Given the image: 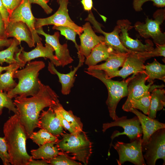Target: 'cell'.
Listing matches in <instances>:
<instances>
[{
    "label": "cell",
    "mask_w": 165,
    "mask_h": 165,
    "mask_svg": "<svg viewBox=\"0 0 165 165\" xmlns=\"http://www.w3.org/2000/svg\"><path fill=\"white\" fill-rule=\"evenodd\" d=\"M45 66L42 61H29L25 68L16 70L13 78L17 79L18 82L14 88L7 92L9 97L11 99L17 95L27 97L37 94L40 88L39 72Z\"/></svg>",
    "instance_id": "3957f363"
},
{
    "label": "cell",
    "mask_w": 165,
    "mask_h": 165,
    "mask_svg": "<svg viewBox=\"0 0 165 165\" xmlns=\"http://www.w3.org/2000/svg\"><path fill=\"white\" fill-rule=\"evenodd\" d=\"M13 64H9V65L6 66L2 67L0 66V74L4 71H7L12 67Z\"/></svg>",
    "instance_id": "c3c4849f"
},
{
    "label": "cell",
    "mask_w": 165,
    "mask_h": 165,
    "mask_svg": "<svg viewBox=\"0 0 165 165\" xmlns=\"http://www.w3.org/2000/svg\"><path fill=\"white\" fill-rule=\"evenodd\" d=\"M151 97L150 92H149L138 99L131 101L129 106V112L130 109L133 108L140 110L145 115L148 116L149 113Z\"/></svg>",
    "instance_id": "1f68e13d"
},
{
    "label": "cell",
    "mask_w": 165,
    "mask_h": 165,
    "mask_svg": "<svg viewBox=\"0 0 165 165\" xmlns=\"http://www.w3.org/2000/svg\"><path fill=\"white\" fill-rule=\"evenodd\" d=\"M39 82V90L36 94L28 98L17 96L13 101L28 138L38 127L41 112L45 108L52 107L60 102L59 96L49 86L40 80Z\"/></svg>",
    "instance_id": "6da1fadb"
},
{
    "label": "cell",
    "mask_w": 165,
    "mask_h": 165,
    "mask_svg": "<svg viewBox=\"0 0 165 165\" xmlns=\"http://www.w3.org/2000/svg\"><path fill=\"white\" fill-rule=\"evenodd\" d=\"M36 47L29 52H26L21 47L20 50L16 53L15 58L20 63L21 67H24L27 62L39 57L46 58L56 67L60 66V63L53 54L54 51L52 46L46 43L44 46L41 42L37 43Z\"/></svg>",
    "instance_id": "4fadbf2b"
},
{
    "label": "cell",
    "mask_w": 165,
    "mask_h": 165,
    "mask_svg": "<svg viewBox=\"0 0 165 165\" xmlns=\"http://www.w3.org/2000/svg\"><path fill=\"white\" fill-rule=\"evenodd\" d=\"M0 153L9 161V156L8 152V146L4 137H0Z\"/></svg>",
    "instance_id": "60d3db41"
},
{
    "label": "cell",
    "mask_w": 165,
    "mask_h": 165,
    "mask_svg": "<svg viewBox=\"0 0 165 165\" xmlns=\"http://www.w3.org/2000/svg\"><path fill=\"white\" fill-rule=\"evenodd\" d=\"M35 30L38 34L45 37L46 43L52 46L55 51V56L61 66L64 67L73 62V59L70 56L67 44L61 45L60 43V34L58 32H56L53 35H50L45 33L42 27L37 28Z\"/></svg>",
    "instance_id": "9a60e30c"
},
{
    "label": "cell",
    "mask_w": 165,
    "mask_h": 165,
    "mask_svg": "<svg viewBox=\"0 0 165 165\" xmlns=\"http://www.w3.org/2000/svg\"><path fill=\"white\" fill-rule=\"evenodd\" d=\"M12 99L9 97L7 92L0 91V116L4 108H7L9 112L12 111L18 115V110Z\"/></svg>",
    "instance_id": "836d02e7"
},
{
    "label": "cell",
    "mask_w": 165,
    "mask_h": 165,
    "mask_svg": "<svg viewBox=\"0 0 165 165\" xmlns=\"http://www.w3.org/2000/svg\"><path fill=\"white\" fill-rule=\"evenodd\" d=\"M31 5L29 0H23L9 16V22L21 21L25 23L31 32L35 44L41 42L42 39L36 31L35 26V18L32 13Z\"/></svg>",
    "instance_id": "5bb4252c"
},
{
    "label": "cell",
    "mask_w": 165,
    "mask_h": 165,
    "mask_svg": "<svg viewBox=\"0 0 165 165\" xmlns=\"http://www.w3.org/2000/svg\"><path fill=\"white\" fill-rule=\"evenodd\" d=\"M48 163L51 165H82L81 163L77 162L68 154L62 153L53 158L47 160Z\"/></svg>",
    "instance_id": "d6a6232c"
},
{
    "label": "cell",
    "mask_w": 165,
    "mask_h": 165,
    "mask_svg": "<svg viewBox=\"0 0 165 165\" xmlns=\"http://www.w3.org/2000/svg\"><path fill=\"white\" fill-rule=\"evenodd\" d=\"M3 132L10 163L12 165H28L33 158L27 152V135L18 115L14 114L4 123Z\"/></svg>",
    "instance_id": "7a4b0ae2"
},
{
    "label": "cell",
    "mask_w": 165,
    "mask_h": 165,
    "mask_svg": "<svg viewBox=\"0 0 165 165\" xmlns=\"http://www.w3.org/2000/svg\"><path fill=\"white\" fill-rule=\"evenodd\" d=\"M13 39H0V47H9L12 44Z\"/></svg>",
    "instance_id": "bcb514c9"
},
{
    "label": "cell",
    "mask_w": 165,
    "mask_h": 165,
    "mask_svg": "<svg viewBox=\"0 0 165 165\" xmlns=\"http://www.w3.org/2000/svg\"><path fill=\"white\" fill-rule=\"evenodd\" d=\"M148 1L153 2V5L159 7H163L165 6V0H134L133 7L137 12L141 11L142 10V6L143 4Z\"/></svg>",
    "instance_id": "8d00e7d4"
},
{
    "label": "cell",
    "mask_w": 165,
    "mask_h": 165,
    "mask_svg": "<svg viewBox=\"0 0 165 165\" xmlns=\"http://www.w3.org/2000/svg\"><path fill=\"white\" fill-rule=\"evenodd\" d=\"M46 2L47 3L50 0H45Z\"/></svg>",
    "instance_id": "681fc988"
},
{
    "label": "cell",
    "mask_w": 165,
    "mask_h": 165,
    "mask_svg": "<svg viewBox=\"0 0 165 165\" xmlns=\"http://www.w3.org/2000/svg\"><path fill=\"white\" fill-rule=\"evenodd\" d=\"M156 47L152 50L137 53L140 57L146 60L152 57L158 56L165 57V44L156 45Z\"/></svg>",
    "instance_id": "d590c367"
},
{
    "label": "cell",
    "mask_w": 165,
    "mask_h": 165,
    "mask_svg": "<svg viewBox=\"0 0 165 165\" xmlns=\"http://www.w3.org/2000/svg\"><path fill=\"white\" fill-rule=\"evenodd\" d=\"M52 28L60 31L61 34L64 36L67 39L72 41L77 49L78 54L79 53V47L76 42V36L77 33L75 31L69 27L62 26L54 25Z\"/></svg>",
    "instance_id": "e575fe53"
},
{
    "label": "cell",
    "mask_w": 165,
    "mask_h": 165,
    "mask_svg": "<svg viewBox=\"0 0 165 165\" xmlns=\"http://www.w3.org/2000/svg\"><path fill=\"white\" fill-rule=\"evenodd\" d=\"M148 76L145 72L134 74L128 85V94L127 99L122 106L123 111L129 112V104L131 101L138 99L149 92L154 82H149L147 85L145 82Z\"/></svg>",
    "instance_id": "7c38bea8"
},
{
    "label": "cell",
    "mask_w": 165,
    "mask_h": 165,
    "mask_svg": "<svg viewBox=\"0 0 165 165\" xmlns=\"http://www.w3.org/2000/svg\"><path fill=\"white\" fill-rule=\"evenodd\" d=\"M143 156L148 165H155L157 160L162 159L165 164V128L154 133L147 142L142 145Z\"/></svg>",
    "instance_id": "52a82bcc"
},
{
    "label": "cell",
    "mask_w": 165,
    "mask_h": 165,
    "mask_svg": "<svg viewBox=\"0 0 165 165\" xmlns=\"http://www.w3.org/2000/svg\"><path fill=\"white\" fill-rule=\"evenodd\" d=\"M61 136L62 138L56 144L58 149L72 156V158L74 160L87 165L92 153V143L86 133L83 130L76 134L64 133Z\"/></svg>",
    "instance_id": "277c9868"
},
{
    "label": "cell",
    "mask_w": 165,
    "mask_h": 165,
    "mask_svg": "<svg viewBox=\"0 0 165 165\" xmlns=\"http://www.w3.org/2000/svg\"><path fill=\"white\" fill-rule=\"evenodd\" d=\"M29 138L39 146L48 142H57L59 140L58 137L42 129L37 132H33Z\"/></svg>",
    "instance_id": "4dcf8cb0"
},
{
    "label": "cell",
    "mask_w": 165,
    "mask_h": 165,
    "mask_svg": "<svg viewBox=\"0 0 165 165\" xmlns=\"http://www.w3.org/2000/svg\"><path fill=\"white\" fill-rule=\"evenodd\" d=\"M50 165L47 160H35L32 159L29 163L28 165Z\"/></svg>",
    "instance_id": "ee69618b"
},
{
    "label": "cell",
    "mask_w": 165,
    "mask_h": 165,
    "mask_svg": "<svg viewBox=\"0 0 165 165\" xmlns=\"http://www.w3.org/2000/svg\"><path fill=\"white\" fill-rule=\"evenodd\" d=\"M57 142H48L40 146L37 149L31 151L32 157L34 159L50 160L61 154L56 146Z\"/></svg>",
    "instance_id": "d4e9b609"
},
{
    "label": "cell",
    "mask_w": 165,
    "mask_h": 165,
    "mask_svg": "<svg viewBox=\"0 0 165 165\" xmlns=\"http://www.w3.org/2000/svg\"><path fill=\"white\" fill-rule=\"evenodd\" d=\"M7 38L13 37L20 42H25L30 47L35 46L32 34L27 25L21 21H9L6 28Z\"/></svg>",
    "instance_id": "d6986e66"
},
{
    "label": "cell",
    "mask_w": 165,
    "mask_h": 165,
    "mask_svg": "<svg viewBox=\"0 0 165 165\" xmlns=\"http://www.w3.org/2000/svg\"><path fill=\"white\" fill-rule=\"evenodd\" d=\"M116 126L122 127L124 131L122 133L118 131L114 132L111 137L112 140L119 135H126L131 141L141 137L142 135L143 132L141 124L137 116L130 119H127L126 116L118 117L114 121L104 123L102 125V131L103 132H105L108 129Z\"/></svg>",
    "instance_id": "30bf717a"
},
{
    "label": "cell",
    "mask_w": 165,
    "mask_h": 165,
    "mask_svg": "<svg viewBox=\"0 0 165 165\" xmlns=\"http://www.w3.org/2000/svg\"><path fill=\"white\" fill-rule=\"evenodd\" d=\"M81 2L85 10L87 11L91 10L93 6L92 0H82Z\"/></svg>",
    "instance_id": "f6af8a7d"
},
{
    "label": "cell",
    "mask_w": 165,
    "mask_h": 165,
    "mask_svg": "<svg viewBox=\"0 0 165 165\" xmlns=\"http://www.w3.org/2000/svg\"><path fill=\"white\" fill-rule=\"evenodd\" d=\"M30 3L37 4L40 6L48 14L51 13L53 9L48 5L45 0H29Z\"/></svg>",
    "instance_id": "ab89813d"
},
{
    "label": "cell",
    "mask_w": 165,
    "mask_h": 165,
    "mask_svg": "<svg viewBox=\"0 0 165 165\" xmlns=\"http://www.w3.org/2000/svg\"><path fill=\"white\" fill-rule=\"evenodd\" d=\"M94 31L101 33L104 35V42L109 47L116 51L120 53L132 52L126 48L121 43L119 38L120 28L118 25L116 26L113 30L111 32H106L103 31L101 25L96 20L91 22Z\"/></svg>",
    "instance_id": "ffe728a7"
},
{
    "label": "cell",
    "mask_w": 165,
    "mask_h": 165,
    "mask_svg": "<svg viewBox=\"0 0 165 165\" xmlns=\"http://www.w3.org/2000/svg\"><path fill=\"white\" fill-rule=\"evenodd\" d=\"M57 2L59 7L53 14L45 18H35V28L49 25L64 26L73 29L79 36L83 32V28L76 24L70 17L68 9V0H57Z\"/></svg>",
    "instance_id": "ba28073f"
},
{
    "label": "cell",
    "mask_w": 165,
    "mask_h": 165,
    "mask_svg": "<svg viewBox=\"0 0 165 165\" xmlns=\"http://www.w3.org/2000/svg\"><path fill=\"white\" fill-rule=\"evenodd\" d=\"M55 112L59 119L61 125L64 129L68 130L70 132V133L74 134H76L79 132H77L75 129L72 128L66 120L61 116L59 113L56 112Z\"/></svg>",
    "instance_id": "f35d334b"
},
{
    "label": "cell",
    "mask_w": 165,
    "mask_h": 165,
    "mask_svg": "<svg viewBox=\"0 0 165 165\" xmlns=\"http://www.w3.org/2000/svg\"><path fill=\"white\" fill-rule=\"evenodd\" d=\"M84 71L86 73L101 80L106 86L108 96L106 103L110 116L113 120H115L118 117L116 113L117 105L122 98L127 96L128 85L133 75L126 80L119 81L106 78L105 72L102 70L87 68Z\"/></svg>",
    "instance_id": "5b68a950"
},
{
    "label": "cell",
    "mask_w": 165,
    "mask_h": 165,
    "mask_svg": "<svg viewBox=\"0 0 165 165\" xmlns=\"http://www.w3.org/2000/svg\"><path fill=\"white\" fill-rule=\"evenodd\" d=\"M8 38L6 34L5 24L0 12V39Z\"/></svg>",
    "instance_id": "7bdbcfd3"
},
{
    "label": "cell",
    "mask_w": 165,
    "mask_h": 165,
    "mask_svg": "<svg viewBox=\"0 0 165 165\" xmlns=\"http://www.w3.org/2000/svg\"><path fill=\"white\" fill-rule=\"evenodd\" d=\"M38 119V127L44 129L57 137L64 133V128L52 107L42 110Z\"/></svg>",
    "instance_id": "ac0fdd59"
},
{
    "label": "cell",
    "mask_w": 165,
    "mask_h": 165,
    "mask_svg": "<svg viewBox=\"0 0 165 165\" xmlns=\"http://www.w3.org/2000/svg\"><path fill=\"white\" fill-rule=\"evenodd\" d=\"M149 113L148 116L154 119L158 111L163 109L165 106V90L164 89L155 88L151 91Z\"/></svg>",
    "instance_id": "484cf974"
},
{
    "label": "cell",
    "mask_w": 165,
    "mask_h": 165,
    "mask_svg": "<svg viewBox=\"0 0 165 165\" xmlns=\"http://www.w3.org/2000/svg\"><path fill=\"white\" fill-rule=\"evenodd\" d=\"M54 111L59 113L77 132L83 131V125L80 118L75 116L72 111H68L64 109L60 102L52 107Z\"/></svg>",
    "instance_id": "f1b7e54d"
},
{
    "label": "cell",
    "mask_w": 165,
    "mask_h": 165,
    "mask_svg": "<svg viewBox=\"0 0 165 165\" xmlns=\"http://www.w3.org/2000/svg\"><path fill=\"white\" fill-rule=\"evenodd\" d=\"M20 68L21 66L19 62H15L6 72L0 74V91L7 92L16 87L17 83L13 79V75Z\"/></svg>",
    "instance_id": "4316f807"
},
{
    "label": "cell",
    "mask_w": 165,
    "mask_h": 165,
    "mask_svg": "<svg viewBox=\"0 0 165 165\" xmlns=\"http://www.w3.org/2000/svg\"><path fill=\"white\" fill-rule=\"evenodd\" d=\"M142 138H137L126 143L118 141L112 145L117 152L119 158L117 160L118 165L126 162H130L135 165H146L142 153Z\"/></svg>",
    "instance_id": "9c48e42d"
},
{
    "label": "cell",
    "mask_w": 165,
    "mask_h": 165,
    "mask_svg": "<svg viewBox=\"0 0 165 165\" xmlns=\"http://www.w3.org/2000/svg\"><path fill=\"white\" fill-rule=\"evenodd\" d=\"M2 1L8 11L9 16L13 12L20 4L23 0H2Z\"/></svg>",
    "instance_id": "74e56055"
},
{
    "label": "cell",
    "mask_w": 165,
    "mask_h": 165,
    "mask_svg": "<svg viewBox=\"0 0 165 165\" xmlns=\"http://www.w3.org/2000/svg\"><path fill=\"white\" fill-rule=\"evenodd\" d=\"M0 158L2 160L3 164L4 165H10V163L9 161L7 160L5 157L0 153Z\"/></svg>",
    "instance_id": "7dc6e473"
},
{
    "label": "cell",
    "mask_w": 165,
    "mask_h": 165,
    "mask_svg": "<svg viewBox=\"0 0 165 165\" xmlns=\"http://www.w3.org/2000/svg\"><path fill=\"white\" fill-rule=\"evenodd\" d=\"M145 72L148 76L147 82L153 81L156 79L165 82V65L155 59L152 63L145 65Z\"/></svg>",
    "instance_id": "83f0119b"
},
{
    "label": "cell",
    "mask_w": 165,
    "mask_h": 165,
    "mask_svg": "<svg viewBox=\"0 0 165 165\" xmlns=\"http://www.w3.org/2000/svg\"><path fill=\"white\" fill-rule=\"evenodd\" d=\"M20 43L18 40L13 38L11 45L8 47L3 50L0 51V64L2 65L4 62L9 64L19 61L14 57L15 53H18L20 50L18 46Z\"/></svg>",
    "instance_id": "f546056e"
},
{
    "label": "cell",
    "mask_w": 165,
    "mask_h": 165,
    "mask_svg": "<svg viewBox=\"0 0 165 165\" xmlns=\"http://www.w3.org/2000/svg\"><path fill=\"white\" fill-rule=\"evenodd\" d=\"M130 112L134 114L138 117L142 128L143 137L142 145H144L150 136L157 130L165 128V124L152 119L139 112L137 109L131 108Z\"/></svg>",
    "instance_id": "44dd1931"
},
{
    "label": "cell",
    "mask_w": 165,
    "mask_h": 165,
    "mask_svg": "<svg viewBox=\"0 0 165 165\" xmlns=\"http://www.w3.org/2000/svg\"><path fill=\"white\" fill-rule=\"evenodd\" d=\"M0 12L4 21L6 28L9 22V14L4 5L2 0H0Z\"/></svg>",
    "instance_id": "b9f144b4"
},
{
    "label": "cell",
    "mask_w": 165,
    "mask_h": 165,
    "mask_svg": "<svg viewBox=\"0 0 165 165\" xmlns=\"http://www.w3.org/2000/svg\"><path fill=\"white\" fill-rule=\"evenodd\" d=\"M154 19L147 17L144 23L138 21L134 27L142 37L145 38H152L156 45L165 44V34L163 33L160 25L165 19V9H159L153 14Z\"/></svg>",
    "instance_id": "8992f818"
},
{
    "label": "cell",
    "mask_w": 165,
    "mask_h": 165,
    "mask_svg": "<svg viewBox=\"0 0 165 165\" xmlns=\"http://www.w3.org/2000/svg\"><path fill=\"white\" fill-rule=\"evenodd\" d=\"M116 52L104 42H101L92 50L89 55L86 58L85 63L88 67L94 66L99 62L106 61Z\"/></svg>",
    "instance_id": "603a6c76"
},
{
    "label": "cell",
    "mask_w": 165,
    "mask_h": 165,
    "mask_svg": "<svg viewBox=\"0 0 165 165\" xmlns=\"http://www.w3.org/2000/svg\"><path fill=\"white\" fill-rule=\"evenodd\" d=\"M129 53L116 52L112 54L104 63L87 68L102 70L105 74L115 72L119 70L120 67H122Z\"/></svg>",
    "instance_id": "cb8c5ba5"
},
{
    "label": "cell",
    "mask_w": 165,
    "mask_h": 165,
    "mask_svg": "<svg viewBox=\"0 0 165 165\" xmlns=\"http://www.w3.org/2000/svg\"><path fill=\"white\" fill-rule=\"evenodd\" d=\"M82 33L79 36L80 45L78 54L79 59H85L90 54L92 50L100 43L104 42V37L97 36L93 30L89 22L82 26Z\"/></svg>",
    "instance_id": "e0dca14e"
},
{
    "label": "cell",
    "mask_w": 165,
    "mask_h": 165,
    "mask_svg": "<svg viewBox=\"0 0 165 165\" xmlns=\"http://www.w3.org/2000/svg\"><path fill=\"white\" fill-rule=\"evenodd\" d=\"M131 24L127 19L117 21V25L120 30L119 38L123 45L131 51L136 53L149 51L153 49V43L151 40H146L145 44H144L138 38L134 39L130 37L128 31L134 27Z\"/></svg>",
    "instance_id": "8fae6325"
},
{
    "label": "cell",
    "mask_w": 165,
    "mask_h": 165,
    "mask_svg": "<svg viewBox=\"0 0 165 165\" xmlns=\"http://www.w3.org/2000/svg\"><path fill=\"white\" fill-rule=\"evenodd\" d=\"M85 61L79 59V63L77 66L75 67L67 74L61 73L58 72L55 68L54 64L51 61H49L48 69L52 74L57 75L59 81L61 85V92L64 95L69 94L71 91L72 88L74 86L75 80V74L79 68L83 64Z\"/></svg>",
    "instance_id": "7402d4cb"
},
{
    "label": "cell",
    "mask_w": 165,
    "mask_h": 165,
    "mask_svg": "<svg viewBox=\"0 0 165 165\" xmlns=\"http://www.w3.org/2000/svg\"><path fill=\"white\" fill-rule=\"evenodd\" d=\"M146 60L139 56L137 53H129L120 70L107 74L105 73V76L109 79L120 76L125 79L132 74L145 72L144 63Z\"/></svg>",
    "instance_id": "2e32d148"
}]
</instances>
